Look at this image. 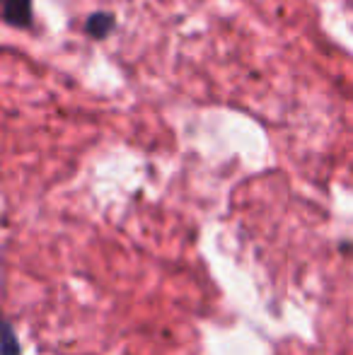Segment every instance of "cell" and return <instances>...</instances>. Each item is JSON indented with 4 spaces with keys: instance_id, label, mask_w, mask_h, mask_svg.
<instances>
[{
    "instance_id": "3",
    "label": "cell",
    "mask_w": 353,
    "mask_h": 355,
    "mask_svg": "<svg viewBox=\"0 0 353 355\" xmlns=\"http://www.w3.org/2000/svg\"><path fill=\"white\" fill-rule=\"evenodd\" d=\"M3 355H19V351H17V343H15L12 327H10V324H5V343H3Z\"/></svg>"
},
{
    "instance_id": "1",
    "label": "cell",
    "mask_w": 353,
    "mask_h": 355,
    "mask_svg": "<svg viewBox=\"0 0 353 355\" xmlns=\"http://www.w3.org/2000/svg\"><path fill=\"white\" fill-rule=\"evenodd\" d=\"M3 17L12 27H27L32 22V0H5Z\"/></svg>"
},
{
    "instance_id": "2",
    "label": "cell",
    "mask_w": 353,
    "mask_h": 355,
    "mask_svg": "<svg viewBox=\"0 0 353 355\" xmlns=\"http://www.w3.org/2000/svg\"><path fill=\"white\" fill-rule=\"evenodd\" d=\"M112 29H114V17L109 12L92 15V17L87 19V34L94 39H104Z\"/></svg>"
}]
</instances>
